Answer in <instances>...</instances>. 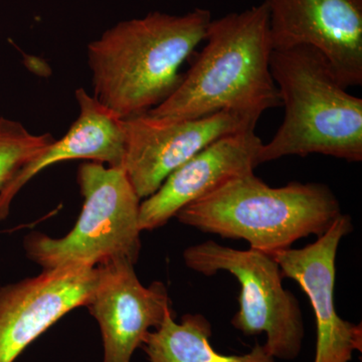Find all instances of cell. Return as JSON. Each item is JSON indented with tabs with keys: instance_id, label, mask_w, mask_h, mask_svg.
<instances>
[{
	"instance_id": "cell-1",
	"label": "cell",
	"mask_w": 362,
	"mask_h": 362,
	"mask_svg": "<svg viewBox=\"0 0 362 362\" xmlns=\"http://www.w3.org/2000/svg\"><path fill=\"white\" fill-rule=\"evenodd\" d=\"M211 21L204 8L183 16L156 11L106 30L88 47L95 99L121 119L163 103L180 86L178 71L206 39Z\"/></svg>"
},
{
	"instance_id": "cell-2",
	"label": "cell",
	"mask_w": 362,
	"mask_h": 362,
	"mask_svg": "<svg viewBox=\"0 0 362 362\" xmlns=\"http://www.w3.org/2000/svg\"><path fill=\"white\" fill-rule=\"evenodd\" d=\"M206 45L180 86L146 113L187 120L230 111L259 119L282 106L270 69L273 45L265 2L211 20Z\"/></svg>"
},
{
	"instance_id": "cell-3",
	"label": "cell",
	"mask_w": 362,
	"mask_h": 362,
	"mask_svg": "<svg viewBox=\"0 0 362 362\" xmlns=\"http://www.w3.org/2000/svg\"><path fill=\"white\" fill-rule=\"evenodd\" d=\"M270 69L285 117L262 145L259 164L309 154L361 162L362 100L347 93L325 57L306 45L273 51Z\"/></svg>"
},
{
	"instance_id": "cell-4",
	"label": "cell",
	"mask_w": 362,
	"mask_h": 362,
	"mask_svg": "<svg viewBox=\"0 0 362 362\" xmlns=\"http://www.w3.org/2000/svg\"><path fill=\"white\" fill-rule=\"evenodd\" d=\"M341 214L328 185L291 182L271 187L251 173L183 207L175 218L201 232L245 240L250 249L273 255L302 238L320 237Z\"/></svg>"
},
{
	"instance_id": "cell-5",
	"label": "cell",
	"mask_w": 362,
	"mask_h": 362,
	"mask_svg": "<svg viewBox=\"0 0 362 362\" xmlns=\"http://www.w3.org/2000/svg\"><path fill=\"white\" fill-rule=\"evenodd\" d=\"M78 182L84 202L73 230L59 239L40 233L26 235L28 258L44 270L96 268L117 259L135 265L141 251V199L125 170L86 162L78 168Z\"/></svg>"
},
{
	"instance_id": "cell-6",
	"label": "cell",
	"mask_w": 362,
	"mask_h": 362,
	"mask_svg": "<svg viewBox=\"0 0 362 362\" xmlns=\"http://www.w3.org/2000/svg\"><path fill=\"white\" fill-rule=\"evenodd\" d=\"M183 261L202 275L221 271L235 276L240 293L233 327L247 337L266 333L263 346L273 358L293 361L299 356L305 337L303 314L295 295L283 287L282 271L273 257L209 240L187 247Z\"/></svg>"
},
{
	"instance_id": "cell-7",
	"label": "cell",
	"mask_w": 362,
	"mask_h": 362,
	"mask_svg": "<svg viewBox=\"0 0 362 362\" xmlns=\"http://www.w3.org/2000/svg\"><path fill=\"white\" fill-rule=\"evenodd\" d=\"M258 121L230 111L187 120H164L148 113L123 119L122 168L138 197L147 199L195 154L225 136L255 130Z\"/></svg>"
},
{
	"instance_id": "cell-8",
	"label": "cell",
	"mask_w": 362,
	"mask_h": 362,
	"mask_svg": "<svg viewBox=\"0 0 362 362\" xmlns=\"http://www.w3.org/2000/svg\"><path fill=\"white\" fill-rule=\"evenodd\" d=\"M273 51L311 47L346 89L362 84V0H264Z\"/></svg>"
},
{
	"instance_id": "cell-9",
	"label": "cell",
	"mask_w": 362,
	"mask_h": 362,
	"mask_svg": "<svg viewBox=\"0 0 362 362\" xmlns=\"http://www.w3.org/2000/svg\"><path fill=\"white\" fill-rule=\"evenodd\" d=\"M99 268L70 266L0 288V362H14L62 317L86 306Z\"/></svg>"
},
{
	"instance_id": "cell-10",
	"label": "cell",
	"mask_w": 362,
	"mask_h": 362,
	"mask_svg": "<svg viewBox=\"0 0 362 362\" xmlns=\"http://www.w3.org/2000/svg\"><path fill=\"white\" fill-rule=\"evenodd\" d=\"M352 230L351 216L341 214L313 244L270 255L283 278L294 280L313 307L317 333L314 362H350L354 351L361 352V324L342 319L334 302L338 247Z\"/></svg>"
},
{
	"instance_id": "cell-11",
	"label": "cell",
	"mask_w": 362,
	"mask_h": 362,
	"mask_svg": "<svg viewBox=\"0 0 362 362\" xmlns=\"http://www.w3.org/2000/svg\"><path fill=\"white\" fill-rule=\"evenodd\" d=\"M98 268L96 288L85 307L99 324L103 362H131L146 335L173 311L168 288L159 281L142 285L126 259Z\"/></svg>"
},
{
	"instance_id": "cell-12",
	"label": "cell",
	"mask_w": 362,
	"mask_h": 362,
	"mask_svg": "<svg viewBox=\"0 0 362 362\" xmlns=\"http://www.w3.org/2000/svg\"><path fill=\"white\" fill-rule=\"evenodd\" d=\"M263 142L255 130L225 136L173 171L140 204L141 230L165 226L178 211L230 180L254 173Z\"/></svg>"
},
{
	"instance_id": "cell-13",
	"label": "cell",
	"mask_w": 362,
	"mask_h": 362,
	"mask_svg": "<svg viewBox=\"0 0 362 362\" xmlns=\"http://www.w3.org/2000/svg\"><path fill=\"white\" fill-rule=\"evenodd\" d=\"M80 115L64 137L54 140L0 192V221L6 220L11 202L35 175L59 162L86 159L110 168H122L125 156L123 119L90 96L76 90Z\"/></svg>"
},
{
	"instance_id": "cell-14",
	"label": "cell",
	"mask_w": 362,
	"mask_h": 362,
	"mask_svg": "<svg viewBox=\"0 0 362 362\" xmlns=\"http://www.w3.org/2000/svg\"><path fill=\"white\" fill-rule=\"evenodd\" d=\"M175 317V312H169L145 337L141 347L150 362H275L259 344L244 356L218 354L209 342L213 328L206 316L187 313L180 323Z\"/></svg>"
},
{
	"instance_id": "cell-15",
	"label": "cell",
	"mask_w": 362,
	"mask_h": 362,
	"mask_svg": "<svg viewBox=\"0 0 362 362\" xmlns=\"http://www.w3.org/2000/svg\"><path fill=\"white\" fill-rule=\"evenodd\" d=\"M54 140L49 133L33 134L20 122L0 118V192Z\"/></svg>"
}]
</instances>
